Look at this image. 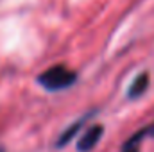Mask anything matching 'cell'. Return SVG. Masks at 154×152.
<instances>
[{
	"mask_svg": "<svg viewBox=\"0 0 154 152\" xmlns=\"http://www.w3.org/2000/svg\"><path fill=\"white\" fill-rule=\"evenodd\" d=\"M82 122H84V118H82V120H79V122H75L72 127H68V129L59 136V140H57V147H65V145H66V143L75 136L77 131H79V129H81V125H82Z\"/></svg>",
	"mask_w": 154,
	"mask_h": 152,
	"instance_id": "5b68a950",
	"label": "cell"
},
{
	"mask_svg": "<svg viewBox=\"0 0 154 152\" xmlns=\"http://www.w3.org/2000/svg\"><path fill=\"white\" fill-rule=\"evenodd\" d=\"M0 152H4V150H2V149H0Z\"/></svg>",
	"mask_w": 154,
	"mask_h": 152,
	"instance_id": "8992f818",
	"label": "cell"
},
{
	"mask_svg": "<svg viewBox=\"0 0 154 152\" xmlns=\"http://www.w3.org/2000/svg\"><path fill=\"white\" fill-rule=\"evenodd\" d=\"M102 132H104V127H102V125H91V127H88V129L81 134V138H79V141H77V150L79 152L93 150V149L97 147V143L100 141Z\"/></svg>",
	"mask_w": 154,
	"mask_h": 152,
	"instance_id": "7a4b0ae2",
	"label": "cell"
},
{
	"mask_svg": "<svg viewBox=\"0 0 154 152\" xmlns=\"http://www.w3.org/2000/svg\"><path fill=\"white\" fill-rule=\"evenodd\" d=\"M149 134H154V123H151V125L145 127V129H142V131L136 132L134 136H131V140L125 141V145L122 147L120 152H138V147H140L142 140H143L145 136H149Z\"/></svg>",
	"mask_w": 154,
	"mask_h": 152,
	"instance_id": "3957f363",
	"label": "cell"
},
{
	"mask_svg": "<svg viewBox=\"0 0 154 152\" xmlns=\"http://www.w3.org/2000/svg\"><path fill=\"white\" fill-rule=\"evenodd\" d=\"M147 84H149V77H147V74L138 75L136 79H134V82L131 84V88H129V97H131V99L140 97V95L147 90Z\"/></svg>",
	"mask_w": 154,
	"mask_h": 152,
	"instance_id": "277c9868",
	"label": "cell"
},
{
	"mask_svg": "<svg viewBox=\"0 0 154 152\" xmlns=\"http://www.w3.org/2000/svg\"><path fill=\"white\" fill-rule=\"evenodd\" d=\"M77 81V75L74 70H70L65 65H54L47 68L43 74H39L38 82L47 91H63L70 88Z\"/></svg>",
	"mask_w": 154,
	"mask_h": 152,
	"instance_id": "6da1fadb",
	"label": "cell"
}]
</instances>
